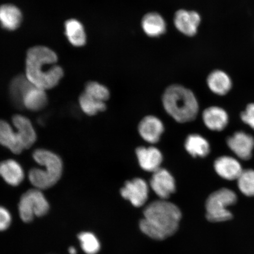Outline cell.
Listing matches in <instances>:
<instances>
[{"label": "cell", "mask_w": 254, "mask_h": 254, "mask_svg": "<svg viewBox=\"0 0 254 254\" xmlns=\"http://www.w3.org/2000/svg\"><path fill=\"white\" fill-rule=\"evenodd\" d=\"M50 205L41 190H28L22 195L19 202V214L22 221L30 222L35 217H43L49 212Z\"/></svg>", "instance_id": "5b68a950"}, {"label": "cell", "mask_w": 254, "mask_h": 254, "mask_svg": "<svg viewBox=\"0 0 254 254\" xmlns=\"http://www.w3.org/2000/svg\"><path fill=\"white\" fill-rule=\"evenodd\" d=\"M202 119L207 128L216 131L223 130L229 122V117L226 111L217 106L205 109L202 114Z\"/></svg>", "instance_id": "9a60e30c"}, {"label": "cell", "mask_w": 254, "mask_h": 254, "mask_svg": "<svg viewBox=\"0 0 254 254\" xmlns=\"http://www.w3.org/2000/svg\"><path fill=\"white\" fill-rule=\"evenodd\" d=\"M81 247L87 254H96L100 249V244L95 235L89 232H83L78 236Z\"/></svg>", "instance_id": "83f0119b"}, {"label": "cell", "mask_w": 254, "mask_h": 254, "mask_svg": "<svg viewBox=\"0 0 254 254\" xmlns=\"http://www.w3.org/2000/svg\"><path fill=\"white\" fill-rule=\"evenodd\" d=\"M236 193L228 189L216 190L208 196L206 202V217L211 222H224L231 220L233 214L227 208L236 204Z\"/></svg>", "instance_id": "277c9868"}, {"label": "cell", "mask_w": 254, "mask_h": 254, "mask_svg": "<svg viewBox=\"0 0 254 254\" xmlns=\"http://www.w3.org/2000/svg\"><path fill=\"white\" fill-rule=\"evenodd\" d=\"M79 104L81 109L88 116H95L99 112L106 110L105 102L95 99L90 95L84 93L79 98Z\"/></svg>", "instance_id": "484cf974"}, {"label": "cell", "mask_w": 254, "mask_h": 254, "mask_svg": "<svg viewBox=\"0 0 254 254\" xmlns=\"http://www.w3.org/2000/svg\"><path fill=\"white\" fill-rule=\"evenodd\" d=\"M0 144L16 154H20L24 149L17 132L4 120H0Z\"/></svg>", "instance_id": "ac0fdd59"}, {"label": "cell", "mask_w": 254, "mask_h": 254, "mask_svg": "<svg viewBox=\"0 0 254 254\" xmlns=\"http://www.w3.org/2000/svg\"><path fill=\"white\" fill-rule=\"evenodd\" d=\"M164 131V126L163 123L155 116L145 117L139 124V134L145 141L151 144L158 142Z\"/></svg>", "instance_id": "8fae6325"}, {"label": "cell", "mask_w": 254, "mask_h": 254, "mask_svg": "<svg viewBox=\"0 0 254 254\" xmlns=\"http://www.w3.org/2000/svg\"><path fill=\"white\" fill-rule=\"evenodd\" d=\"M163 104L167 113L179 123L192 122L198 113V103L195 95L182 85L168 87L163 94Z\"/></svg>", "instance_id": "3957f363"}, {"label": "cell", "mask_w": 254, "mask_h": 254, "mask_svg": "<svg viewBox=\"0 0 254 254\" xmlns=\"http://www.w3.org/2000/svg\"><path fill=\"white\" fill-rule=\"evenodd\" d=\"M142 30L150 37H158L166 31V23L164 19L157 12H149L144 16L141 21Z\"/></svg>", "instance_id": "ffe728a7"}, {"label": "cell", "mask_w": 254, "mask_h": 254, "mask_svg": "<svg viewBox=\"0 0 254 254\" xmlns=\"http://www.w3.org/2000/svg\"><path fill=\"white\" fill-rule=\"evenodd\" d=\"M136 154L143 170L154 173L160 168L163 155L157 148L139 147L136 148Z\"/></svg>", "instance_id": "7c38bea8"}, {"label": "cell", "mask_w": 254, "mask_h": 254, "mask_svg": "<svg viewBox=\"0 0 254 254\" xmlns=\"http://www.w3.org/2000/svg\"><path fill=\"white\" fill-rule=\"evenodd\" d=\"M185 148L193 157H205L210 152V145L208 141L198 134L188 136L186 140Z\"/></svg>", "instance_id": "cb8c5ba5"}, {"label": "cell", "mask_w": 254, "mask_h": 254, "mask_svg": "<svg viewBox=\"0 0 254 254\" xmlns=\"http://www.w3.org/2000/svg\"><path fill=\"white\" fill-rule=\"evenodd\" d=\"M174 21L175 26L180 33L186 36L193 37L197 33L201 17L197 12L180 9L175 14Z\"/></svg>", "instance_id": "30bf717a"}, {"label": "cell", "mask_w": 254, "mask_h": 254, "mask_svg": "<svg viewBox=\"0 0 254 254\" xmlns=\"http://www.w3.org/2000/svg\"><path fill=\"white\" fill-rule=\"evenodd\" d=\"M33 157L37 164L45 168L44 170L59 182L62 176L63 164L58 155L44 149H38L33 152Z\"/></svg>", "instance_id": "ba28073f"}, {"label": "cell", "mask_w": 254, "mask_h": 254, "mask_svg": "<svg viewBox=\"0 0 254 254\" xmlns=\"http://www.w3.org/2000/svg\"><path fill=\"white\" fill-rule=\"evenodd\" d=\"M23 15L20 9L12 4L0 6V24L8 31H14L20 27Z\"/></svg>", "instance_id": "44dd1931"}, {"label": "cell", "mask_w": 254, "mask_h": 254, "mask_svg": "<svg viewBox=\"0 0 254 254\" xmlns=\"http://www.w3.org/2000/svg\"><path fill=\"white\" fill-rule=\"evenodd\" d=\"M150 186L154 192L161 199L169 198L176 191V182L169 171L159 168L153 173L150 180Z\"/></svg>", "instance_id": "52a82bcc"}, {"label": "cell", "mask_w": 254, "mask_h": 254, "mask_svg": "<svg viewBox=\"0 0 254 254\" xmlns=\"http://www.w3.org/2000/svg\"><path fill=\"white\" fill-rule=\"evenodd\" d=\"M0 176L6 183L15 187L23 182L24 172L23 167L17 161L7 160L0 163Z\"/></svg>", "instance_id": "2e32d148"}, {"label": "cell", "mask_w": 254, "mask_h": 254, "mask_svg": "<svg viewBox=\"0 0 254 254\" xmlns=\"http://www.w3.org/2000/svg\"><path fill=\"white\" fill-rule=\"evenodd\" d=\"M227 145L237 156L243 160L252 157L254 148L253 136L244 131H238L227 139Z\"/></svg>", "instance_id": "9c48e42d"}, {"label": "cell", "mask_w": 254, "mask_h": 254, "mask_svg": "<svg viewBox=\"0 0 254 254\" xmlns=\"http://www.w3.org/2000/svg\"><path fill=\"white\" fill-rule=\"evenodd\" d=\"M11 215L7 209L0 206V231L7 230L11 224Z\"/></svg>", "instance_id": "4dcf8cb0"}, {"label": "cell", "mask_w": 254, "mask_h": 254, "mask_svg": "<svg viewBox=\"0 0 254 254\" xmlns=\"http://www.w3.org/2000/svg\"><path fill=\"white\" fill-rule=\"evenodd\" d=\"M206 82L209 90L219 95H226L233 87V82L229 75L220 69L212 71L208 75Z\"/></svg>", "instance_id": "e0dca14e"}, {"label": "cell", "mask_w": 254, "mask_h": 254, "mask_svg": "<svg viewBox=\"0 0 254 254\" xmlns=\"http://www.w3.org/2000/svg\"><path fill=\"white\" fill-rule=\"evenodd\" d=\"M65 30L66 36L72 46L79 47L86 43V34L80 22L75 19L66 21Z\"/></svg>", "instance_id": "603a6c76"}, {"label": "cell", "mask_w": 254, "mask_h": 254, "mask_svg": "<svg viewBox=\"0 0 254 254\" xmlns=\"http://www.w3.org/2000/svg\"><path fill=\"white\" fill-rule=\"evenodd\" d=\"M148 192L147 183L138 178L126 182L120 190L123 197L129 200L136 207H140L145 204L148 199Z\"/></svg>", "instance_id": "8992f818"}, {"label": "cell", "mask_w": 254, "mask_h": 254, "mask_svg": "<svg viewBox=\"0 0 254 254\" xmlns=\"http://www.w3.org/2000/svg\"><path fill=\"white\" fill-rule=\"evenodd\" d=\"M58 57L49 48L36 46L27 53L25 76L35 87L49 90L57 86L64 75L61 66L57 65Z\"/></svg>", "instance_id": "6da1fadb"}, {"label": "cell", "mask_w": 254, "mask_h": 254, "mask_svg": "<svg viewBox=\"0 0 254 254\" xmlns=\"http://www.w3.org/2000/svg\"><path fill=\"white\" fill-rule=\"evenodd\" d=\"M45 91L33 85L25 95L23 107L32 111H40L44 109L48 101Z\"/></svg>", "instance_id": "7402d4cb"}, {"label": "cell", "mask_w": 254, "mask_h": 254, "mask_svg": "<svg viewBox=\"0 0 254 254\" xmlns=\"http://www.w3.org/2000/svg\"><path fill=\"white\" fill-rule=\"evenodd\" d=\"M84 93L103 102L109 100L110 95L109 89L104 85L94 81L88 82L85 85Z\"/></svg>", "instance_id": "f1b7e54d"}, {"label": "cell", "mask_w": 254, "mask_h": 254, "mask_svg": "<svg viewBox=\"0 0 254 254\" xmlns=\"http://www.w3.org/2000/svg\"><path fill=\"white\" fill-rule=\"evenodd\" d=\"M33 85L25 75H18L12 79L9 86V94L15 107L23 108L25 95Z\"/></svg>", "instance_id": "d6986e66"}, {"label": "cell", "mask_w": 254, "mask_h": 254, "mask_svg": "<svg viewBox=\"0 0 254 254\" xmlns=\"http://www.w3.org/2000/svg\"><path fill=\"white\" fill-rule=\"evenodd\" d=\"M241 118L244 123L254 129V103L248 105L246 110L241 113Z\"/></svg>", "instance_id": "f546056e"}, {"label": "cell", "mask_w": 254, "mask_h": 254, "mask_svg": "<svg viewBox=\"0 0 254 254\" xmlns=\"http://www.w3.org/2000/svg\"><path fill=\"white\" fill-rule=\"evenodd\" d=\"M28 178L32 185L40 190L50 189L58 182L45 170L37 168H32Z\"/></svg>", "instance_id": "d4e9b609"}, {"label": "cell", "mask_w": 254, "mask_h": 254, "mask_svg": "<svg viewBox=\"0 0 254 254\" xmlns=\"http://www.w3.org/2000/svg\"><path fill=\"white\" fill-rule=\"evenodd\" d=\"M214 167L218 176L230 181L237 180L244 170L240 162L230 156L218 158L214 162Z\"/></svg>", "instance_id": "4fadbf2b"}, {"label": "cell", "mask_w": 254, "mask_h": 254, "mask_svg": "<svg viewBox=\"0 0 254 254\" xmlns=\"http://www.w3.org/2000/svg\"><path fill=\"white\" fill-rule=\"evenodd\" d=\"M144 216L139 222L142 233L152 239L162 240L176 233L182 215L177 205L161 199L146 206Z\"/></svg>", "instance_id": "7a4b0ae2"}, {"label": "cell", "mask_w": 254, "mask_h": 254, "mask_svg": "<svg viewBox=\"0 0 254 254\" xmlns=\"http://www.w3.org/2000/svg\"><path fill=\"white\" fill-rule=\"evenodd\" d=\"M12 121L24 148H30L37 139L36 130L30 120L23 116L16 115Z\"/></svg>", "instance_id": "5bb4252c"}, {"label": "cell", "mask_w": 254, "mask_h": 254, "mask_svg": "<svg viewBox=\"0 0 254 254\" xmlns=\"http://www.w3.org/2000/svg\"><path fill=\"white\" fill-rule=\"evenodd\" d=\"M69 254H77V250L74 247H70L68 250Z\"/></svg>", "instance_id": "1f68e13d"}, {"label": "cell", "mask_w": 254, "mask_h": 254, "mask_svg": "<svg viewBox=\"0 0 254 254\" xmlns=\"http://www.w3.org/2000/svg\"><path fill=\"white\" fill-rule=\"evenodd\" d=\"M238 187L243 194L248 196H254V170H243L237 179Z\"/></svg>", "instance_id": "4316f807"}]
</instances>
